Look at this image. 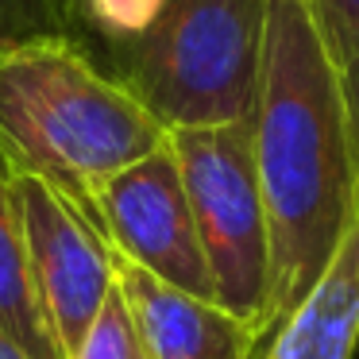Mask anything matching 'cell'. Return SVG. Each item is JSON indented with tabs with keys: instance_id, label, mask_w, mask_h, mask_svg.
<instances>
[{
	"instance_id": "1",
	"label": "cell",
	"mask_w": 359,
	"mask_h": 359,
	"mask_svg": "<svg viewBox=\"0 0 359 359\" xmlns=\"http://www.w3.org/2000/svg\"><path fill=\"white\" fill-rule=\"evenodd\" d=\"M248 120L271 236L266 344L325 274L359 209L340 58L313 0H266Z\"/></svg>"
},
{
	"instance_id": "2",
	"label": "cell",
	"mask_w": 359,
	"mask_h": 359,
	"mask_svg": "<svg viewBox=\"0 0 359 359\" xmlns=\"http://www.w3.org/2000/svg\"><path fill=\"white\" fill-rule=\"evenodd\" d=\"M166 135L70 32L0 50V151L12 170L55 186L93 224L97 189L158 151Z\"/></svg>"
},
{
	"instance_id": "3",
	"label": "cell",
	"mask_w": 359,
	"mask_h": 359,
	"mask_svg": "<svg viewBox=\"0 0 359 359\" xmlns=\"http://www.w3.org/2000/svg\"><path fill=\"white\" fill-rule=\"evenodd\" d=\"M266 0H166L109 70L166 128H212L251 116Z\"/></svg>"
},
{
	"instance_id": "4",
	"label": "cell",
	"mask_w": 359,
	"mask_h": 359,
	"mask_svg": "<svg viewBox=\"0 0 359 359\" xmlns=\"http://www.w3.org/2000/svg\"><path fill=\"white\" fill-rule=\"evenodd\" d=\"M194 224L212 274L217 305L240 317L263 348L271 236L251 151V120L170 132Z\"/></svg>"
},
{
	"instance_id": "5",
	"label": "cell",
	"mask_w": 359,
	"mask_h": 359,
	"mask_svg": "<svg viewBox=\"0 0 359 359\" xmlns=\"http://www.w3.org/2000/svg\"><path fill=\"white\" fill-rule=\"evenodd\" d=\"M97 224L109 240L112 255L194 297L217 302L212 274L205 263V248L194 224L178 158L170 151V135L158 151L112 174L93 197Z\"/></svg>"
},
{
	"instance_id": "6",
	"label": "cell",
	"mask_w": 359,
	"mask_h": 359,
	"mask_svg": "<svg viewBox=\"0 0 359 359\" xmlns=\"http://www.w3.org/2000/svg\"><path fill=\"white\" fill-rule=\"evenodd\" d=\"M12 194L43 313L62 355H70L116 290V255L101 228L43 178L12 170Z\"/></svg>"
},
{
	"instance_id": "7",
	"label": "cell",
	"mask_w": 359,
	"mask_h": 359,
	"mask_svg": "<svg viewBox=\"0 0 359 359\" xmlns=\"http://www.w3.org/2000/svg\"><path fill=\"white\" fill-rule=\"evenodd\" d=\"M116 290L155 359H259V336L217 302L116 259Z\"/></svg>"
},
{
	"instance_id": "8",
	"label": "cell",
	"mask_w": 359,
	"mask_h": 359,
	"mask_svg": "<svg viewBox=\"0 0 359 359\" xmlns=\"http://www.w3.org/2000/svg\"><path fill=\"white\" fill-rule=\"evenodd\" d=\"M359 344V209L332 263L259 348V359H355Z\"/></svg>"
},
{
	"instance_id": "9",
	"label": "cell",
	"mask_w": 359,
	"mask_h": 359,
	"mask_svg": "<svg viewBox=\"0 0 359 359\" xmlns=\"http://www.w3.org/2000/svg\"><path fill=\"white\" fill-rule=\"evenodd\" d=\"M0 328L27 351V359H66L39 302L12 194V163L4 158V151H0Z\"/></svg>"
},
{
	"instance_id": "10",
	"label": "cell",
	"mask_w": 359,
	"mask_h": 359,
	"mask_svg": "<svg viewBox=\"0 0 359 359\" xmlns=\"http://www.w3.org/2000/svg\"><path fill=\"white\" fill-rule=\"evenodd\" d=\"M66 359H155V355L143 344L120 290H112L109 302L101 305V313L93 317V325L86 328L81 344Z\"/></svg>"
},
{
	"instance_id": "11",
	"label": "cell",
	"mask_w": 359,
	"mask_h": 359,
	"mask_svg": "<svg viewBox=\"0 0 359 359\" xmlns=\"http://www.w3.org/2000/svg\"><path fill=\"white\" fill-rule=\"evenodd\" d=\"M163 4L166 0H70V12L101 35L104 47H112L140 35L163 12Z\"/></svg>"
},
{
	"instance_id": "12",
	"label": "cell",
	"mask_w": 359,
	"mask_h": 359,
	"mask_svg": "<svg viewBox=\"0 0 359 359\" xmlns=\"http://www.w3.org/2000/svg\"><path fill=\"white\" fill-rule=\"evenodd\" d=\"M70 20V0H0V50L39 35H62Z\"/></svg>"
},
{
	"instance_id": "13",
	"label": "cell",
	"mask_w": 359,
	"mask_h": 359,
	"mask_svg": "<svg viewBox=\"0 0 359 359\" xmlns=\"http://www.w3.org/2000/svg\"><path fill=\"white\" fill-rule=\"evenodd\" d=\"M325 20V32L336 47V58H348L359 50V0H313Z\"/></svg>"
},
{
	"instance_id": "14",
	"label": "cell",
	"mask_w": 359,
	"mask_h": 359,
	"mask_svg": "<svg viewBox=\"0 0 359 359\" xmlns=\"http://www.w3.org/2000/svg\"><path fill=\"white\" fill-rule=\"evenodd\" d=\"M340 81H344V109H348L351 155H355V174H359V50H351L340 62Z\"/></svg>"
},
{
	"instance_id": "15",
	"label": "cell",
	"mask_w": 359,
	"mask_h": 359,
	"mask_svg": "<svg viewBox=\"0 0 359 359\" xmlns=\"http://www.w3.org/2000/svg\"><path fill=\"white\" fill-rule=\"evenodd\" d=\"M0 359H27V351L20 348V344L12 340V336L4 332V328H0Z\"/></svg>"
}]
</instances>
